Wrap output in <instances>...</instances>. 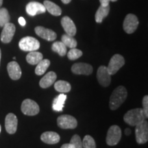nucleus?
I'll return each instance as SVG.
<instances>
[{
  "mask_svg": "<svg viewBox=\"0 0 148 148\" xmlns=\"http://www.w3.org/2000/svg\"><path fill=\"white\" fill-rule=\"evenodd\" d=\"M127 92L125 87L119 86L113 90L110 96L109 106L112 110H116L126 99Z\"/></svg>",
  "mask_w": 148,
  "mask_h": 148,
  "instance_id": "nucleus-1",
  "label": "nucleus"
},
{
  "mask_svg": "<svg viewBox=\"0 0 148 148\" xmlns=\"http://www.w3.org/2000/svg\"><path fill=\"white\" fill-rule=\"evenodd\" d=\"M145 115L142 108H134L127 111L123 116V120L127 124L136 126L145 120Z\"/></svg>",
  "mask_w": 148,
  "mask_h": 148,
  "instance_id": "nucleus-2",
  "label": "nucleus"
},
{
  "mask_svg": "<svg viewBox=\"0 0 148 148\" xmlns=\"http://www.w3.org/2000/svg\"><path fill=\"white\" fill-rule=\"evenodd\" d=\"M18 46L21 50L29 52L38 50L40 47V42L34 37L25 36L20 40Z\"/></svg>",
  "mask_w": 148,
  "mask_h": 148,
  "instance_id": "nucleus-3",
  "label": "nucleus"
},
{
  "mask_svg": "<svg viewBox=\"0 0 148 148\" xmlns=\"http://www.w3.org/2000/svg\"><path fill=\"white\" fill-rule=\"evenodd\" d=\"M135 135L136 142L138 144L147 143L148 140V123L147 121L145 120L136 125Z\"/></svg>",
  "mask_w": 148,
  "mask_h": 148,
  "instance_id": "nucleus-4",
  "label": "nucleus"
},
{
  "mask_svg": "<svg viewBox=\"0 0 148 148\" xmlns=\"http://www.w3.org/2000/svg\"><path fill=\"white\" fill-rule=\"evenodd\" d=\"M121 130L118 125L110 126L107 132L106 143L110 146L116 145L121 139Z\"/></svg>",
  "mask_w": 148,
  "mask_h": 148,
  "instance_id": "nucleus-5",
  "label": "nucleus"
},
{
  "mask_svg": "<svg viewBox=\"0 0 148 148\" xmlns=\"http://www.w3.org/2000/svg\"><path fill=\"white\" fill-rule=\"evenodd\" d=\"M21 109L24 114L28 116L36 115L40 111L38 103L30 99H26L23 100L22 102Z\"/></svg>",
  "mask_w": 148,
  "mask_h": 148,
  "instance_id": "nucleus-6",
  "label": "nucleus"
},
{
  "mask_svg": "<svg viewBox=\"0 0 148 148\" xmlns=\"http://www.w3.org/2000/svg\"><path fill=\"white\" fill-rule=\"evenodd\" d=\"M124 64L125 60L123 57L120 54H115L111 58L108 65L106 67L107 70L110 75H114L124 65Z\"/></svg>",
  "mask_w": 148,
  "mask_h": 148,
  "instance_id": "nucleus-7",
  "label": "nucleus"
},
{
  "mask_svg": "<svg viewBox=\"0 0 148 148\" xmlns=\"http://www.w3.org/2000/svg\"><path fill=\"white\" fill-rule=\"evenodd\" d=\"M57 124L62 129H74L77 127V121L74 116L63 114L58 117Z\"/></svg>",
  "mask_w": 148,
  "mask_h": 148,
  "instance_id": "nucleus-8",
  "label": "nucleus"
},
{
  "mask_svg": "<svg viewBox=\"0 0 148 148\" xmlns=\"http://www.w3.org/2000/svg\"><path fill=\"white\" fill-rule=\"evenodd\" d=\"M138 23V18L133 14H128L125 16L123 21V29L127 34H132L137 29Z\"/></svg>",
  "mask_w": 148,
  "mask_h": 148,
  "instance_id": "nucleus-9",
  "label": "nucleus"
},
{
  "mask_svg": "<svg viewBox=\"0 0 148 148\" xmlns=\"http://www.w3.org/2000/svg\"><path fill=\"white\" fill-rule=\"evenodd\" d=\"M97 78L98 82L102 86L107 87L111 82V75L109 74L106 66H100L97 69Z\"/></svg>",
  "mask_w": 148,
  "mask_h": 148,
  "instance_id": "nucleus-10",
  "label": "nucleus"
},
{
  "mask_svg": "<svg viewBox=\"0 0 148 148\" xmlns=\"http://www.w3.org/2000/svg\"><path fill=\"white\" fill-rule=\"evenodd\" d=\"M15 26L13 23H6L3 27V30L1 34V40L3 43H9L12 38H13L14 33H15Z\"/></svg>",
  "mask_w": 148,
  "mask_h": 148,
  "instance_id": "nucleus-11",
  "label": "nucleus"
},
{
  "mask_svg": "<svg viewBox=\"0 0 148 148\" xmlns=\"http://www.w3.org/2000/svg\"><path fill=\"white\" fill-rule=\"evenodd\" d=\"M17 125L18 120L15 114L13 113L7 114L5 119V127L7 132L10 134H14L17 130Z\"/></svg>",
  "mask_w": 148,
  "mask_h": 148,
  "instance_id": "nucleus-12",
  "label": "nucleus"
},
{
  "mask_svg": "<svg viewBox=\"0 0 148 148\" xmlns=\"http://www.w3.org/2000/svg\"><path fill=\"white\" fill-rule=\"evenodd\" d=\"M26 12L30 16H35L46 12V9L43 4L36 1H31L26 5Z\"/></svg>",
  "mask_w": 148,
  "mask_h": 148,
  "instance_id": "nucleus-13",
  "label": "nucleus"
},
{
  "mask_svg": "<svg viewBox=\"0 0 148 148\" xmlns=\"http://www.w3.org/2000/svg\"><path fill=\"white\" fill-rule=\"evenodd\" d=\"M71 71L77 75H90L92 73V66L89 64L79 62L75 63L71 66Z\"/></svg>",
  "mask_w": 148,
  "mask_h": 148,
  "instance_id": "nucleus-14",
  "label": "nucleus"
},
{
  "mask_svg": "<svg viewBox=\"0 0 148 148\" xmlns=\"http://www.w3.org/2000/svg\"><path fill=\"white\" fill-rule=\"evenodd\" d=\"M34 31L38 36L43 38V39L48 40V41H53L57 37L56 32H53V30H51L50 29L45 28V27L42 26L36 27Z\"/></svg>",
  "mask_w": 148,
  "mask_h": 148,
  "instance_id": "nucleus-15",
  "label": "nucleus"
},
{
  "mask_svg": "<svg viewBox=\"0 0 148 148\" xmlns=\"http://www.w3.org/2000/svg\"><path fill=\"white\" fill-rule=\"evenodd\" d=\"M61 25H62L66 34L74 36L76 34V27H75V23L69 16H65L62 17L61 19Z\"/></svg>",
  "mask_w": 148,
  "mask_h": 148,
  "instance_id": "nucleus-16",
  "label": "nucleus"
},
{
  "mask_svg": "<svg viewBox=\"0 0 148 148\" xmlns=\"http://www.w3.org/2000/svg\"><path fill=\"white\" fill-rule=\"evenodd\" d=\"M8 75L13 80H17L21 76V69L19 64L15 61H12L9 62L7 66Z\"/></svg>",
  "mask_w": 148,
  "mask_h": 148,
  "instance_id": "nucleus-17",
  "label": "nucleus"
},
{
  "mask_svg": "<svg viewBox=\"0 0 148 148\" xmlns=\"http://www.w3.org/2000/svg\"><path fill=\"white\" fill-rule=\"evenodd\" d=\"M60 136L58 133L51 131L43 132L40 136V139L42 142L50 145L58 143L60 141Z\"/></svg>",
  "mask_w": 148,
  "mask_h": 148,
  "instance_id": "nucleus-18",
  "label": "nucleus"
},
{
  "mask_svg": "<svg viewBox=\"0 0 148 148\" xmlns=\"http://www.w3.org/2000/svg\"><path fill=\"white\" fill-rule=\"evenodd\" d=\"M57 78L56 73L53 71H49L44 75L43 77L40 80L39 85L42 88H47L54 84L56 79Z\"/></svg>",
  "mask_w": 148,
  "mask_h": 148,
  "instance_id": "nucleus-19",
  "label": "nucleus"
},
{
  "mask_svg": "<svg viewBox=\"0 0 148 148\" xmlns=\"http://www.w3.org/2000/svg\"><path fill=\"white\" fill-rule=\"evenodd\" d=\"M44 6L46 10L48 11L53 16H60L62 14V10L58 5H56L52 1H49V0H45L43 3Z\"/></svg>",
  "mask_w": 148,
  "mask_h": 148,
  "instance_id": "nucleus-20",
  "label": "nucleus"
},
{
  "mask_svg": "<svg viewBox=\"0 0 148 148\" xmlns=\"http://www.w3.org/2000/svg\"><path fill=\"white\" fill-rule=\"evenodd\" d=\"M66 99V95H64V93H61L60 95L55 97L53 99L52 103V108L55 111H60L62 110L64 107V102H65Z\"/></svg>",
  "mask_w": 148,
  "mask_h": 148,
  "instance_id": "nucleus-21",
  "label": "nucleus"
},
{
  "mask_svg": "<svg viewBox=\"0 0 148 148\" xmlns=\"http://www.w3.org/2000/svg\"><path fill=\"white\" fill-rule=\"evenodd\" d=\"M42 54L41 53L36 51H29L26 56V60L29 64L32 65H36L42 60Z\"/></svg>",
  "mask_w": 148,
  "mask_h": 148,
  "instance_id": "nucleus-22",
  "label": "nucleus"
},
{
  "mask_svg": "<svg viewBox=\"0 0 148 148\" xmlns=\"http://www.w3.org/2000/svg\"><path fill=\"white\" fill-rule=\"evenodd\" d=\"M109 11H110V6L109 5H107V6L100 5L95 13V21L99 23H101L103 18H106L108 16Z\"/></svg>",
  "mask_w": 148,
  "mask_h": 148,
  "instance_id": "nucleus-23",
  "label": "nucleus"
},
{
  "mask_svg": "<svg viewBox=\"0 0 148 148\" xmlns=\"http://www.w3.org/2000/svg\"><path fill=\"white\" fill-rule=\"evenodd\" d=\"M60 148H82V142L79 135L75 134L72 136L69 143H65Z\"/></svg>",
  "mask_w": 148,
  "mask_h": 148,
  "instance_id": "nucleus-24",
  "label": "nucleus"
},
{
  "mask_svg": "<svg viewBox=\"0 0 148 148\" xmlns=\"http://www.w3.org/2000/svg\"><path fill=\"white\" fill-rule=\"evenodd\" d=\"M49 65H50V61L48 59H42L38 64H36V69H35V73L38 75H43L47 71Z\"/></svg>",
  "mask_w": 148,
  "mask_h": 148,
  "instance_id": "nucleus-25",
  "label": "nucleus"
},
{
  "mask_svg": "<svg viewBox=\"0 0 148 148\" xmlns=\"http://www.w3.org/2000/svg\"><path fill=\"white\" fill-rule=\"evenodd\" d=\"M54 88L61 93H65L71 90V86L68 82L64 80H58L54 83Z\"/></svg>",
  "mask_w": 148,
  "mask_h": 148,
  "instance_id": "nucleus-26",
  "label": "nucleus"
},
{
  "mask_svg": "<svg viewBox=\"0 0 148 148\" xmlns=\"http://www.w3.org/2000/svg\"><path fill=\"white\" fill-rule=\"evenodd\" d=\"M66 47L62 41H56L54 42L51 46V49L53 51L58 53L60 56H64L66 53Z\"/></svg>",
  "mask_w": 148,
  "mask_h": 148,
  "instance_id": "nucleus-27",
  "label": "nucleus"
},
{
  "mask_svg": "<svg viewBox=\"0 0 148 148\" xmlns=\"http://www.w3.org/2000/svg\"><path fill=\"white\" fill-rule=\"evenodd\" d=\"M61 41H62L64 44V45L66 47L69 48H75L77 46V41L75 38H73V36H69L68 34H63L61 38Z\"/></svg>",
  "mask_w": 148,
  "mask_h": 148,
  "instance_id": "nucleus-28",
  "label": "nucleus"
},
{
  "mask_svg": "<svg viewBox=\"0 0 148 148\" xmlns=\"http://www.w3.org/2000/svg\"><path fill=\"white\" fill-rule=\"evenodd\" d=\"M10 20L8 11L6 8H0V27H3Z\"/></svg>",
  "mask_w": 148,
  "mask_h": 148,
  "instance_id": "nucleus-29",
  "label": "nucleus"
},
{
  "mask_svg": "<svg viewBox=\"0 0 148 148\" xmlns=\"http://www.w3.org/2000/svg\"><path fill=\"white\" fill-rule=\"evenodd\" d=\"M82 142V148H96L95 140L90 135H86Z\"/></svg>",
  "mask_w": 148,
  "mask_h": 148,
  "instance_id": "nucleus-30",
  "label": "nucleus"
},
{
  "mask_svg": "<svg viewBox=\"0 0 148 148\" xmlns=\"http://www.w3.org/2000/svg\"><path fill=\"white\" fill-rule=\"evenodd\" d=\"M82 56V51L76 48H72L67 53V57L69 60H75Z\"/></svg>",
  "mask_w": 148,
  "mask_h": 148,
  "instance_id": "nucleus-31",
  "label": "nucleus"
},
{
  "mask_svg": "<svg viewBox=\"0 0 148 148\" xmlns=\"http://www.w3.org/2000/svg\"><path fill=\"white\" fill-rule=\"evenodd\" d=\"M143 110L145 114V117H148V96L145 95L143 99Z\"/></svg>",
  "mask_w": 148,
  "mask_h": 148,
  "instance_id": "nucleus-32",
  "label": "nucleus"
},
{
  "mask_svg": "<svg viewBox=\"0 0 148 148\" xmlns=\"http://www.w3.org/2000/svg\"><path fill=\"white\" fill-rule=\"evenodd\" d=\"M18 23H19V24L21 25V26H25V24H26V22H25V18H24L23 17H22V16L18 18Z\"/></svg>",
  "mask_w": 148,
  "mask_h": 148,
  "instance_id": "nucleus-33",
  "label": "nucleus"
},
{
  "mask_svg": "<svg viewBox=\"0 0 148 148\" xmlns=\"http://www.w3.org/2000/svg\"><path fill=\"white\" fill-rule=\"evenodd\" d=\"M99 2L102 6H107V5H109L110 0H99Z\"/></svg>",
  "mask_w": 148,
  "mask_h": 148,
  "instance_id": "nucleus-34",
  "label": "nucleus"
},
{
  "mask_svg": "<svg viewBox=\"0 0 148 148\" xmlns=\"http://www.w3.org/2000/svg\"><path fill=\"white\" fill-rule=\"evenodd\" d=\"M125 135H127V136H129V135L131 134V130L129 128L125 129Z\"/></svg>",
  "mask_w": 148,
  "mask_h": 148,
  "instance_id": "nucleus-35",
  "label": "nucleus"
},
{
  "mask_svg": "<svg viewBox=\"0 0 148 148\" xmlns=\"http://www.w3.org/2000/svg\"><path fill=\"white\" fill-rule=\"evenodd\" d=\"M61 1H62V2L64 3V4H67V3L71 2V0H61Z\"/></svg>",
  "mask_w": 148,
  "mask_h": 148,
  "instance_id": "nucleus-36",
  "label": "nucleus"
},
{
  "mask_svg": "<svg viewBox=\"0 0 148 148\" xmlns=\"http://www.w3.org/2000/svg\"><path fill=\"white\" fill-rule=\"evenodd\" d=\"M2 3H3V0H0V7L1 6Z\"/></svg>",
  "mask_w": 148,
  "mask_h": 148,
  "instance_id": "nucleus-37",
  "label": "nucleus"
},
{
  "mask_svg": "<svg viewBox=\"0 0 148 148\" xmlns=\"http://www.w3.org/2000/svg\"><path fill=\"white\" fill-rule=\"evenodd\" d=\"M1 49H0V62H1Z\"/></svg>",
  "mask_w": 148,
  "mask_h": 148,
  "instance_id": "nucleus-38",
  "label": "nucleus"
},
{
  "mask_svg": "<svg viewBox=\"0 0 148 148\" xmlns=\"http://www.w3.org/2000/svg\"><path fill=\"white\" fill-rule=\"evenodd\" d=\"M116 1H117V0H110V1H112V2H114Z\"/></svg>",
  "mask_w": 148,
  "mask_h": 148,
  "instance_id": "nucleus-39",
  "label": "nucleus"
},
{
  "mask_svg": "<svg viewBox=\"0 0 148 148\" xmlns=\"http://www.w3.org/2000/svg\"><path fill=\"white\" fill-rule=\"evenodd\" d=\"M1 125H0V132H1Z\"/></svg>",
  "mask_w": 148,
  "mask_h": 148,
  "instance_id": "nucleus-40",
  "label": "nucleus"
}]
</instances>
